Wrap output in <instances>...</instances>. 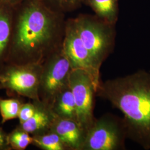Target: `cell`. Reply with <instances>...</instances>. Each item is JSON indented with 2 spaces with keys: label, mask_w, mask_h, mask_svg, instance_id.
<instances>
[{
  "label": "cell",
  "mask_w": 150,
  "mask_h": 150,
  "mask_svg": "<svg viewBox=\"0 0 150 150\" xmlns=\"http://www.w3.org/2000/svg\"><path fill=\"white\" fill-rule=\"evenodd\" d=\"M54 117L48 106L37 108L32 117L22 124V128L25 132L32 133L50 129Z\"/></svg>",
  "instance_id": "13"
},
{
  "label": "cell",
  "mask_w": 150,
  "mask_h": 150,
  "mask_svg": "<svg viewBox=\"0 0 150 150\" xmlns=\"http://www.w3.org/2000/svg\"><path fill=\"white\" fill-rule=\"evenodd\" d=\"M83 4L88 6L99 18L116 24L119 13L118 0H83Z\"/></svg>",
  "instance_id": "12"
},
{
  "label": "cell",
  "mask_w": 150,
  "mask_h": 150,
  "mask_svg": "<svg viewBox=\"0 0 150 150\" xmlns=\"http://www.w3.org/2000/svg\"><path fill=\"white\" fill-rule=\"evenodd\" d=\"M48 7L54 11L64 14L80 8L83 4L82 0H41Z\"/></svg>",
  "instance_id": "15"
},
{
  "label": "cell",
  "mask_w": 150,
  "mask_h": 150,
  "mask_svg": "<svg viewBox=\"0 0 150 150\" xmlns=\"http://www.w3.org/2000/svg\"><path fill=\"white\" fill-rule=\"evenodd\" d=\"M36 145L46 150H64L69 149L61 140L59 136L54 131H50L46 134L38 136L33 139Z\"/></svg>",
  "instance_id": "14"
},
{
  "label": "cell",
  "mask_w": 150,
  "mask_h": 150,
  "mask_svg": "<svg viewBox=\"0 0 150 150\" xmlns=\"http://www.w3.org/2000/svg\"><path fill=\"white\" fill-rule=\"evenodd\" d=\"M4 144H5V138L4 135L0 131V147L4 145Z\"/></svg>",
  "instance_id": "20"
},
{
  "label": "cell",
  "mask_w": 150,
  "mask_h": 150,
  "mask_svg": "<svg viewBox=\"0 0 150 150\" xmlns=\"http://www.w3.org/2000/svg\"><path fill=\"white\" fill-rule=\"evenodd\" d=\"M127 139L123 118L107 113L88 130L82 150H125Z\"/></svg>",
  "instance_id": "4"
},
{
  "label": "cell",
  "mask_w": 150,
  "mask_h": 150,
  "mask_svg": "<svg viewBox=\"0 0 150 150\" xmlns=\"http://www.w3.org/2000/svg\"><path fill=\"white\" fill-rule=\"evenodd\" d=\"M62 51L72 69H81L91 76L97 89L101 82L100 70L95 66L90 52L83 43L75 26L74 18L66 20Z\"/></svg>",
  "instance_id": "6"
},
{
  "label": "cell",
  "mask_w": 150,
  "mask_h": 150,
  "mask_svg": "<svg viewBox=\"0 0 150 150\" xmlns=\"http://www.w3.org/2000/svg\"><path fill=\"white\" fill-rule=\"evenodd\" d=\"M36 109L31 105H25L20 107L18 117L22 124L32 117L36 112Z\"/></svg>",
  "instance_id": "18"
},
{
  "label": "cell",
  "mask_w": 150,
  "mask_h": 150,
  "mask_svg": "<svg viewBox=\"0 0 150 150\" xmlns=\"http://www.w3.org/2000/svg\"><path fill=\"white\" fill-rule=\"evenodd\" d=\"M50 130L58 134L69 149H82L86 133L76 120L55 116Z\"/></svg>",
  "instance_id": "8"
},
{
  "label": "cell",
  "mask_w": 150,
  "mask_h": 150,
  "mask_svg": "<svg viewBox=\"0 0 150 150\" xmlns=\"http://www.w3.org/2000/svg\"><path fill=\"white\" fill-rule=\"evenodd\" d=\"M96 95L123 115L127 137L150 150V73L140 70L102 81Z\"/></svg>",
  "instance_id": "2"
},
{
  "label": "cell",
  "mask_w": 150,
  "mask_h": 150,
  "mask_svg": "<svg viewBox=\"0 0 150 150\" xmlns=\"http://www.w3.org/2000/svg\"><path fill=\"white\" fill-rule=\"evenodd\" d=\"M73 18L83 43L100 70L102 64L114 50L116 24L106 21L95 15L80 14Z\"/></svg>",
  "instance_id": "3"
},
{
  "label": "cell",
  "mask_w": 150,
  "mask_h": 150,
  "mask_svg": "<svg viewBox=\"0 0 150 150\" xmlns=\"http://www.w3.org/2000/svg\"><path fill=\"white\" fill-rule=\"evenodd\" d=\"M41 75L34 70L17 69L10 71L5 77L6 85L22 94H36L40 86Z\"/></svg>",
  "instance_id": "9"
},
{
  "label": "cell",
  "mask_w": 150,
  "mask_h": 150,
  "mask_svg": "<svg viewBox=\"0 0 150 150\" xmlns=\"http://www.w3.org/2000/svg\"><path fill=\"white\" fill-rule=\"evenodd\" d=\"M76 107V120L86 134L95 122V96L96 88L91 76L81 69H72L69 78Z\"/></svg>",
  "instance_id": "5"
},
{
  "label": "cell",
  "mask_w": 150,
  "mask_h": 150,
  "mask_svg": "<svg viewBox=\"0 0 150 150\" xmlns=\"http://www.w3.org/2000/svg\"><path fill=\"white\" fill-rule=\"evenodd\" d=\"M82 1H83V0H82Z\"/></svg>",
  "instance_id": "21"
},
{
  "label": "cell",
  "mask_w": 150,
  "mask_h": 150,
  "mask_svg": "<svg viewBox=\"0 0 150 150\" xmlns=\"http://www.w3.org/2000/svg\"><path fill=\"white\" fill-rule=\"evenodd\" d=\"M13 7L0 1V57L10 48Z\"/></svg>",
  "instance_id": "11"
},
{
  "label": "cell",
  "mask_w": 150,
  "mask_h": 150,
  "mask_svg": "<svg viewBox=\"0 0 150 150\" xmlns=\"http://www.w3.org/2000/svg\"><path fill=\"white\" fill-rule=\"evenodd\" d=\"M72 67L62 48L50 54L41 71L40 85L50 107L55 96L69 83Z\"/></svg>",
  "instance_id": "7"
},
{
  "label": "cell",
  "mask_w": 150,
  "mask_h": 150,
  "mask_svg": "<svg viewBox=\"0 0 150 150\" xmlns=\"http://www.w3.org/2000/svg\"><path fill=\"white\" fill-rule=\"evenodd\" d=\"M10 141L16 147L24 149L32 142L33 139L27 134L26 132L16 131L11 135Z\"/></svg>",
  "instance_id": "17"
},
{
  "label": "cell",
  "mask_w": 150,
  "mask_h": 150,
  "mask_svg": "<svg viewBox=\"0 0 150 150\" xmlns=\"http://www.w3.org/2000/svg\"><path fill=\"white\" fill-rule=\"evenodd\" d=\"M0 1H1V0H0Z\"/></svg>",
  "instance_id": "22"
},
{
  "label": "cell",
  "mask_w": 150,
  "mask_h": 150,
  "mask_svg": "<svg viewBox=\"0 0 150 150\" xmlns=\"http://www.w3.org/2000/svg\"><path fill=\"white\" fill-rule=\"evenodd\" d=\"M50 108L57 117L77 121L75 99L69 83L55 96Z\"/></svg>",
  "instance_id": "10"
},
{
  "label": "cell",
  "mask_w": 150,
  "mask_h": 150,
  "mask_svg": "<svg viewBox=\"0 0 150 150\" xmlns=\"http://www.w3.org/2000/svg\"><path fill=\"white\" fill-rule=\"evenodd\" d=\"M20 109V103L17 100H0V112L3 122L16 118L18 115Z\"/></svg>",
  "instance_id": "16"
},
{
  "label": "cell",
  "mask_w": 150,
  "mask_h": 150,
  "mask_svg": "<svg viewBox=\"0 0 150 150\" xmlns=\"http://www.w3.org/2000/svg\"><path fill=\"white\" fill-rule=\"evenodd\" d=\"M64 14L41 0H23L13 7L9 50L16 55L41 59L62 47Z\"/></svg>",
  "instance_id": "1"
},
{
  "label": "cell",
  "mask_w": 150,
  "mask_h": 150,
  "mask_svg": "<svg viewBox=\"0 0 150 150\" xmlns=\"http://www.w3.org/2000/svg\"><path fill=\"white\" fill-rule=\"evenodd\" d=\"M1 1L13 7L16 5L18 4L19 3L21 2L22 1H23V0H1Z\"/></svg>",
  "instance_id": "19"
}]
</instances>
